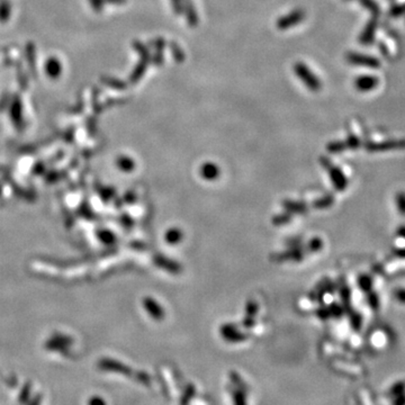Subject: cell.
<instances>
[{"instance_id": "cell-1", "label": "cell", "mask_w": 405, "mask_h": 405, "mask_svg": "<svg viewBox=\"0 0 405 405\" xmlns=\"http://www.w3.org/2000/svg\"><path fill=\"white\" fill-rule=\"evenodd\" d=\"M295 74L300 78L305 86L312 91H319L321 89V81L315 74L312 72L310 68L305 66L304 63L298 62L294 66Z\"/></svg>"}, {"instance_id": "cell-2", "label": "cell", "mask_w": 405, "mask_h": 405, "mask_svg": "<svg viewBox=\"0 0 405 405\" xmlns=\"http://www.w3.org/2000/svg\"><path fill=\"white\" fill-rule=\"evenodd\" d=\"M304 16L305 14L303 10H294V12L289 13L288 15L282 17V18L277 22V27H278L279 30H287V28H290L295 26V25L300 24L302 20L304 19Z\"/></svg>"}, {"instance_id": "cell-3", "label": "cell", "mask_w": 405, "mask_h": 405, "mask_svg": "<svg viewBox=\"0 0 405 405\" xmlns=\"http://www.w3.org/2000/svg\"><path fill=\"white\" fill-rule=\"evenodd\" d=\"M172 51L175 53V58L178 60H183L184 59V53L181 51L180 48L177 44H172Z\"/></svg>"}, {"instance_id": "cell-4", "label": "cell", "mask_w": 405, "mask_h": 405, "mask_svg": "<svg viewBox=\"0 0 405 405\" xmlns=\"http://www.w3.org/2000/svg\"><path fill=\"white\" fill-rule=\"evenodd\" d=\"M172 5L177 14H180L183 12V9H181L183 8V6H181V0H172Z\"/></svg>"}]
</instances>
